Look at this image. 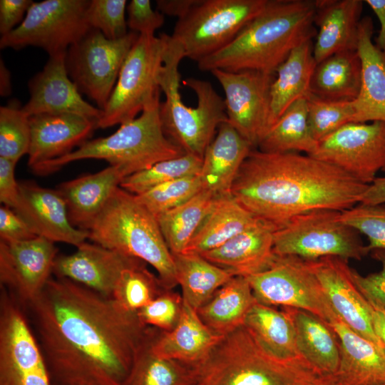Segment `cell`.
I'll return each mask as SVG.
<instances>
[{
  "mask_svg": "<svg viewBox=\"0 0 385 385\" xmlns=\"http://www.w3.org/2000/svg\"><path fill=\"white\" fill-rule=\"evenodd\" d=\"M26 307L57 385H121L151 327L72 280L51 277Z\"/></svg>",
  "mask_w": 385,
  "mask_h": 385,
  "instance_id": "1",
  "label": "cell"
},
{
  "mask_svg": "<svg viewBox=\"0 0 385 385\" xmlns=\"http://www.w3.org/2000/svg\"><path fill=\"white\" fill-rule=\"evenodd\" d=\"M368 185L340 168L297 152L252 149L231 195L256 217L278 228L312 211H343L359 203Z\"/></svg>",
  "mask_w": 385,
  "mask_h": 385,
  "instance_id": "2",
  "label": "cell"
},
{
  "mask_svg": "<svg viewBox=\"0 0 385 385\" xmlns=\"http://www.w3.org/2000/svg\"><path fill=\"white\" fill-rule=\"evenodd\" d=\"M316 0H268L225 47L198 61L202 71L275 73L291 52L316 37Z\"/></svg>",
  "mask_w": 385,
  "mask_h": 385,
  "instance_id": "3",
  "label": "cell"
},
{
  "mask_svg": "<svg viewBox=\"0 0 385 385\" xmlns=\"http://www.w3.org/2000/svg\"><path fill=\"white\" fill-rule=\"evenodd\" d=\"M184 58L180 46L168 35L158 76V84L165 95V101L160 104V118L163 131L171 141L185 153L202 159L218 127L227 120L226 108L224 98L210 82L192 77L183 83L195 92L197 105L190 107L183 103L178 67Z\"/></svg>",
  "mask_w": 385,
  "mask_h": 385,
  "instance_id": "4",
  "label": "cell"
},
{
  "mask_svg": "<svg viewBox=\"0 0 385 385\" xmlns=\"http://www.w3.org/2000/svg\"><path fill=\"white\" fill-rule=\"evenodd\" d=\"M197 369L202 385H310L323 376L302 356H274L244 326L224 336Z\"/></svg>",
  "mask_w": 385,
  "mask_h": 385,
  "instance_id": "5",
  "label": "cell"
},
{
  "mask_svg": "<svg viewBox=\"0 0 385 385\" xmlns=\"http://www.w3.org/2000/svg\"><path fill=\"white\" fill-rule=\"evenodd\" d=\"M88 232L91 242L153 267L165 289L178 285L173 257L157 219L134 195L117 188Z\"/></svg>",
  "mask_w": 385,
  "mask_h": 385,
  "instance_id": "6",
  "label": "cell"
},
{
  "mask_svg": "<svg viewBox=\"0 0 385 385\" xmlns=\"http://www.w3.org/2000/svg\"><path fill=\"white\" fill-rule=\"evenodd\" d=\"M160 104L159 98L111 135L88 140L71 153L31 170L38 175H46L74 161L98 159L122 167L130 175L158 162L183 155V150L163 131Z\"/></svg>",
  "mask_w": 385,
  "mask_h": 385,
  "instance_id": "7",
  "label": "cell"
},
{
  "mask_svg": "<svg viewBox=\"0 0 385 385\" xmlns=\"http://www.w3.org/2000/svg\"><path fill=\"white\" fill-rule=\"evenodd\" d=\"M268 0H198L178 19L172 39L197 63L228 45Z\"/></svg>",
  "mask_w": 385,
  "mask_h": 385,
  "instance_id": "8",
  "label": "cell"
},
{
  "mask_svg": "<svg viewBox=\"0 0 385 385\" xmlns=\"http://www.w3.org/2000/svg\"><path fill=\"white\" fill-rule=\"evenodd\" d=\"M167 36L139 35L120 71L97 128L123 124L160 96L158 76L163 62Z\"/></svg>",
  "mask_w": 385,
  "mask_h": 385,
  "instance_id": "9",
  "label": "cell"
},
{
  "mask_svg": "<svg viewBox=\"0 0 385 385\" xmlns=\"http://www.w3.org/2000/svg\"><path fill=\"white\" fill-rule=\"evenodd\" d=\"M339 215L340 211L321 210L294 217L274 232L275 255L305 260L325 257L361 260L369 253L366 245Z\"/></svg>",
  "mask_w": 385,
  "mask_h": 385,
  "instance_id": "10",
  "label": "cell"
},
{
  "mask_svg": "<svg viewBox=\"0 0 385 385\" xmlns=\"http://www.w3.org/2000/svg\"><path fill=\"white\" fill-rule=\"evenodd\" d=\"M139 34L129 31L118 39H108L91 29L66 54L68 74L81 94L102 111L117 82L121 67Z\"/></svg>",
  "mask_w": 385,
  "mask_h": 385,
  "instance_id": "11",
  "label": "cell"
},
{
  "mask_svg": "<svg viewBox=\"0 0 385 385\" xmlns=\"http://www.w3.org/2000/svg\"><path fill=\"white\" fill-rule=\"evenodd\" d=\"M90 0L34 2L22 22L1 36L0 48L39 47L48 56L66 52L91 29L86 13Z\"/></svg>",
  "mask_w": 385,
  "mask_h": 385,
  "instance_id": "12",
  "label": "cell"
},
{
  "mask_svg": "<svg viewBox=\"0 0 385 385\" xmlns=\"http://www.w3.org/2000/svg\"><path fill=\"white\" fill-rule=\"evenodd\" d=\"M23 307L1 288L0 385H52L47 362Z\"/></svg>",
  "mask_w": 385,
  "mask_h": 385,
  "instance_id": "13",
  "label": "cell"
},
{
  "mask_svg": "<svg viewBox=\"0 0 385 385\" xmlns=\"http://www.w3.org/2000/svg\"><path fill=\"white\" fill-rule=\"evenodd\" d=\"M246 278L260 303L303 309L329 324L339 318L305 260L277 255L269 269Z\"/></svg>",
  "mask_w": 385,
  "mask_h": 385,
  "instance_id": "14",
  "label": "cell"
},
{
  "mask_svg": "<svg viewBox=\"0 0 385 385\" xmlns=\"http://www.w3.org/2000/svg\"><path fill=\"white\" fill-rule=\"evenodd\" d=\"M311 156L369 185L385 170V122L347 123L319 141Z\"/></svg>",
  "mask_w": 385,
  "mask_h": 385,
  "instance_id": "15",
  "label": "cell"
},
{
  "mask_svg": "<svg viewBox=\"0 0 385 385\" xmlns=\"http://www.w3.org/2000/svg\"><path fill=\"white\" fill-rule=\"evenodd\" d=\"M210 73L224 91L227 121L255 148L268 130L270 90L276 74L217 69Z\"/></svg>",
  "mask_w": 385,
  "mask_h": 385,
  "instance_id": "16",
  "label": "cell"
},
{
  "mask_svg": "<svg viewBox=\"0 0 385 385\" xmlns=\"http://www.w3.org/2000/svg\"><path fill=\"white\" fill-rule=\"evenodd\" d=\"M58 248L41 237L21 242L0 241L1 287L24 307L34 302L52 277Z\"/></svg>",
  "mask_w": 385,
  "mask_h": 385,
  "instance_id": "17",
  "label": "cell"
},
{
  "mask_svg": "<svg viewBox=\"0 0 385 385\" xmlns=\"http://www.w3.org/2000/svg\"><path fill=\"white\" fill-rule=\"evenodd\" d=\"M307 262L339 319L353 331L385 350L373 327V307L357 288L348 260L325 257Z\"/></svg>",
  "mask_w": 385,
  "mask_h": 385,
  "instance_id": "18",
  "label": "cell"
},
{
  "mask_svg": "<svg viewBox=\"0 0 385 385\" xmlns=\"http://www.w3.org/2000/svg\"><path fill=\"white\" fill-rule=\"evenodd\" d=\"M66 52L50 56L43 69L29 81L30 98L22 106L30 117L38 114L73 113L98 123L103 111L85 101L70 78Z\"/></svg>",
  "mask_w": 385,
  "mask_h": 385,
  "instance_id": "19",
  "label": "cell"
},
{
  "mask_svg": "<svg viewBox=\"0 0 385 385\" xmlns=\"http://www.w3.org/2000/svg\"><path fill=\"white\" fill-rule=\"evenodd\" d=\"M13 209L37 237L76 247L88 239V231L76 228L71 222L66 202L57 190L31 181L21 182Z\"/></svg>",
  "mask_w": 385,
  "mask_h": 385,
  "instance_id": "20",
  "label": "cell"
},
{
  "mask_svg": "<svg viewBox=\"0 0 385 385\" xmlns=\"http://www.w3.org/2000/svg\"><path fill=\"white\" fill-rule=\"evenodd\" d=\"M76 248L72 254L57 255L53 274L111 297L123 270L140 260L93 242Z\"/></svg>",
  "mask_w": 385,
  "mask_h": 385,
  "instance_id": "21",
  "label": "cell"
},
{
  "mask_svg": "<svg viewBox=\"0 0 385 385\" xmlns=\"http://www.w3.org/2000/svg\"><path fill=\"white\" fill-rule=\"evenodd\" d=\"M29 123L31 169L71 153L97 129L96 121L73 113L34 115L29 117Z\"/></svg>",
  "mask_w": 385,
  "mask_h": 385,
  "instance_id": "22",
  "label": "cell"
},
{
  "mask_svg": "<svg viewBox=\"0 0 385 385\" xmlns=\"http://www.w3.org/2000/svg\"><path fill=\"white\" fill-rule=\"evenodd\" d=\"M278 227L268 221H259L220 247L200 254L233 276L248 277L269 269L277 255L274 234Z\"/></svg>",
  "mask_w": 385,
  "mask_h": 385,
  "instance_id": "23",
  "label": "cell"
},
{
  "mask_svg": "<svg viewBox=\"0 0 385 385\" xmlns=\"http://www.w3.org/2000/svg\"><path fill=\"white\" fill-rule=\"evenodd\" d=\"M363 4L361 0H316L317 63L339 52L356 51Z\"/></svg>",
  "mask_w": 385,
  "mask_h": 385,
  "instance_id": "24",
  "label": "cell"
},
{
  "mask_svg": "<svg viewBox=\"0 0 385 385\" xmlns=\"http://www.w3.org/2000/svg\"><path fill=\"white\" fill-rule=\"evenodd\" d=\"M222 338L207 327L197 311L183 299L178 322L170 331L157 330L152 350L160 356L197 368L205 361Z\"/></svg>",
  "mask_w": 385,
  "mask_h": 385,
  "instance_id": "25",
  "label": "cell"
},
{
  "mask_svg": "<svg viewBox=\"0 0 385 385\" xmlns=\"http://www.w3.org/2000/svg\"><path fill=\"white\" fill-rule=\"evenodd\" d=\"M127 176L128 174L122 167L109 165L97 173L61 183L56 190L66 202L72 225L88 231Z\"/></svg>",
  "mask_w": 385,
  "mask_h": 385,
  "instance_id": "26",
  "label": "cell"
},
{
  "mask_svg": "<svg viewBox=\"0 0 385 385\" xmlns=\"http://www.w3.org/2000/svg\"><path fill=\"white\" fill-rule=\"evenodd\" d=\"M252 149L227 120L222 123L202 157L199 174L202 189L215 197L231 195L237 173Z\"/></svg>",
  "mask_w": 385,
  "mask_h": 385,
  "instance_id": "27",
  "label": "cell"
},
{
  "mask_svg": "<svg viewBox=\"0 0 385 385\" xmlns=\"http://www.w3.org/2000/svg\"><path fill=\"white\" fill-rule=\"evenodd\" d=\"M373 34L372 19L361 18L356 49L361 75L360 91L354 100L355 123L385 122V51L373 43Z\"/></svg>",
  "mask_w": 385,
  "mask_h": 385,
  "instance_id": "28",
  "label": "cell"
},
{
  "mask_svg": "<svg viewBox=\"0 0 385 385\" xmlns=\"http://www.w3.org/2000/svg\"><path fill=\"white\" fill-rule=\"evenodd\" d=\"M329 325L340 347L336 378L342 385L385 384V350L357 334L337 318Z\"/></svg>",
  "mask_w": 385,
  "mask_h": 385,
  "instance_id": "29",
  "label": "cell"
},
{
  "mask_svg": "<svg viewBox=\"0 0 385 385\" xmlns=\"http://www.w3.org/2000/svg\"><path fill=\"white\" fill-rule=\"evenodd\" d=\"M291 317L299 354L320 374L335 376L339 366V339L332 327L307 311L282 307Z\"/></svg>",
  "mask_w": 385,
  "mask_h": 385,
  "instance_id": "30",
  "label": "cell"
},
{
  "mask_svg": "<svg viewBox=\"0 0 385 385\" xmlns=\"http://www.w3.org/2000/svg\"><path fill=\"white\" fill-rule=\"evenodd\" d=\"M313 46L312 40L301 44L276 70L270 90L268 130L293 103L310 93L312 78L317 65Z\"/></svg>",
  "mask_w": 385,
  "mask_h": 385,
  "instance_id": "31",
  "label": "cell"
},
{
  "mask_svg": "<svg viewBox=\"0 0 385 385\" xmlns=\"http://www.w3.org/2000/svg\"><path fill=\"white\" fill-rule=\"evenodd\" d=\"M260 219L232 195L216 197L185 252L200 255L216 249Z\"/></svg>",
  "mask_w": 385,
  "mask_h": 385,
  "instance_id": "32",
  "label": "cell"
},
{
  "mask_svg": "<svg viewBox=\"0 0 385 385\" xmlns=\"http://www.w3.org/2000/svg\"><path fill=\"white\" fill-rule=\"evenodd\" d=\"M256 302L247 279L234 276L197 313L212 332L224 337L244 326L246 317Z\"/></svg>",
  "mask_w": 385,
  "mask_h": 385,
  "instance_id": "33",
  "label": "cell"
},
{
  "mask_svg": "<svg viewBox=\"0 0 385 385\" xmlns=\"http://www.w3.org/2000/svg\"><path fill=\"white\" fill-rule=\"evenodd\" d=\"M361 75L357 51L334 53L317 63L310 93L327 100L354 101L360 91Z\"/></svg>",
  "mask_w": 385,
  "mask_h": 385,
  "instance_id": "34",
  "label": "cell"
},
{
  "mask_svg": "<svg viewBox=\"0 0 385 385\" xmlns=\"http://www.w3.org/2000/svg\"><path fill=\"white\" fill-rule=\"evenodd\" d=\"M157 330L152 328L121 385H194L198 383L200 376L196 367L153 352L152 342Z\"/></svg>",
  "mask_w": 385,
  "mask_h": 385,
  "instance_id": "35",
  "label": "cell"
},
{
  "mask_svg": "<svg viewBox=\"0 0 385 385\" xmlns=\"http://www.w3.org/2000/svg\"><path fill=\"white\" fill-rule=\"evenodd\" d=\"M172 255L183 298L196 311L234 277L199 254L183 252Z\"/></svg>",
  "mask_w": 385,
  "mask_h": 385,
  "instance_id": "36",
  "label": "cell"
},
{
  "mask_svg": "<svg viewBox=\"0 0 385 385\" xmlns=\"http://www.w3.org/2000/svg\"><path fill=\"white\" fill-rule=\"evenodd\" d=\"M244 327L274 356L284 359L302 356L293 321L284 309L278 310L257 301L248 312Z\"/></svg>",
  "mask_w": 385,
  "mask_h": 385,
  "instance_id": "37",
  "label": "cell"
},
{
  "mask_svg": "<svg viewBox=\"0 0 385 385\" xmlns=\"http://www.w3.org/2000/svg\"><path fill=\"white\" fill-rule=\"evenodd\" d=\"M258 150L266 153L303 152L313 155L318 142L312 135L307 98L293 103L259 141Z\"/></svg>",
  "mask_w": 385,
  "mask_h": 385,
  "instance_id": "38",
  "label": "cell"
},
{
  "mask_svg": "<svg viewBox=\"0 0 385 385\" xmlns=\"http://www.w3.org/2000/svg\"><path fill=\"white\" fill-rule=\"evenodd\" d=\"M215 197L202 189L184 203L155 216L171 254L185 252Z\"/></svg>",
  "mask_w": 385,
  "mask_h": 385,
  "instance_id": "39",
  "label": "cell"
},
{
  "mask_svg": "<svg viewBox=\"0 0 385 385\" xmlns=\"http://www.w3.org/2000/svg\"><path fill=\"white\" fill-rule=\"evenodd\" d=\"M202 162V158L185 153L125 177L120 187L133 195H140L166 182L199 175Z\"/></svg>",
  "mask_w": 385,
  "mask_h": 385,
  "instance_id": "40",
  "label": "cell"
},
{
  "mask_svg": "<svg viewBox=\"0 0 385 385\" xmlns=\"http://www.w3.org/2000/svg\"><path fill=\"white\" fill-rule=\"evenodd\" d=\"M139 260L122 272L113 297L126 309L137 312L165 289L160 279Z\"/></svg>",
  "mask_w": 385,
  "mask_h": 385,
  "instance_id": "41",
  "label": "cell"
},
{
  "mask_svg": "<svg viewBox=\"0 0 385 385\" xmlns=\"http://www.w3.org/2000/svg\"><path fill=\"white\" fill-rule=\"evenodd\" d=\"M306 98L310 130L317 142L342 126L355 123L354 101L327 100L311 93Z\"/></svg>",
  "mask_w": 385,
  "mask_h": 385,
  "instance_id": "42",
  "label": "cell"
},
{
  "mask_svg": "<svg viewBox=\"0 0 385 385\" xmlns=\"http://www.w3.org/2000/svg\"><path fill=\"white\" fill-rule=\"evenodd\" d=\"M29 116L17 101L0 107V157L17 163L28 153Z\"/></svg>",
  "mask_w": 385,
  "mask_h": 385,
  "instance_id": "43",
  "label": "cell"
},
{
  "mask_svg": "<svg viewBox=\"0 0 385 385\" xmlns=\"http://www.w3.org/2000/svg\"><path fill=\"white\" fill-rule=\"evenodd\" d=\"M199 175L175 179L140 195L136 199L155 216L188 201L201 190Z\"/></svg>",
  "mask_w": 385,
  "mask_h": 385,
  "instance_id": "44",
  "label": "cell"
},
{
  "mask_svg": "<svg viewBox=\"0 0 385 385\" xmlns=\"http://www.w3.org/2000/svg\"><path fill=\"white\" fill-rule=\"evenodd\" d=\"M339 218L344 224L367 237L366 249L369 252L374 250H385V204H359L341 211Z\"/></svg>",
  "mask_w": 385,
  "mask_h": 385,
  "instance_id": "45",
  "label": "cell"
},
{
  "mask_svg": "<svg viewBox=\"0 0 385 385\" xmlns=\"http://www.w3.org/2000/svg\"><path fill=\"white\" fill-rule=\"evenodd\" d=\"M126 5L125 0H91L86 13L87 22L108 39L122 38L129 32L125 16Z\"/></svg>",
  "mask_w": 385,
  "mask_h": 385,
  "instance_id": "46",
  "label": "cell"
},
{
  "mask_svg": "<svg viewBox=\"0 0 385 385\" xmlns=\"http://www.w3.org/2000/svg\"><path fill=\"white\" fill-rule=\"evenodd\" d=\"M183 298L173 289H165L137 312L141 322L161 331L172 330L179 321Z\"/></svg>",
  "mask_w": 385,
  "mask_h": 385,
  "instance_id": "47",
  "label": "cell"
},
{
  "mask_svg": "<svg viewBox=\"0 0 385 385\" xmlns=\"http://www.w3.org/2000/svg\"><path fill=\"white\" fill-rule=\"evenodd\" d=\"M371 252L372 257L381 264V270L363 276L352 269V277L369 303L385 310V250H374Z\"/></svg>",
  "mask_w": 385,
  "mask_h": 385,
  "instance_id": "48",
  "label": "cell"
},
{
  "mask_svg": "<svg viewBox=\"0 0 385 385\" xmlns=\"http://www.w3.org/2000/svg\"><path fill=\"white\" fill-rule=\"evenodd\" d=\"M126 11L128 28L140 35H154L165 21L164 15L153 10L149 0H132Z\"/></svg>",
  "mask_w": 385,
  "mask_h": 385,
  "instance_id": "49",
  "label": "cell"
},
{
  "mask_svg": "<svg viewBox=\"0 0 385 385\" xmlns=\"http://www.w3.org/2000/svg\"><path fill=\"white\" fill-rule=\"evenodd\" d=\"M36 237L13 208L0 207V241L21 242Z\"/></svg>",
  "mask_w": 385,
  "mask_h": 385,
  "instance_id": "50",
  "label": "cell"
},
{
  "mask_svg": "<svg viewBox=\"0 0 385 385\" xmlns=\"http://www.w3.org/2000/svg\"><path fill=\"white\" fill-rule=\"evenodd\" d=\"M32 0L0 1V34L4 36L20 24L24 19Z\"/></svg>",
  "mask_w": 385,
  "mask_h": 385,
  "instance_id": "51",
  "label": "cell"
},
{
  "mask_svg": "<svg viewBox=\"0 0 385 385\" xmlns=\"http://www.w3.org/2000/svg\"><path fill=\"white\" fill-rule=\"evenodd\" d=\"M17 163L0 157V202L14 208L19 195V183L15 178Z\"/></svg>",
  "mask_w": 385,
  "mask_h": 385,
  "instance_id": "52",
  "label": "cell"
},
{
  "mask_svg": "<svg viewBox=\"0 0 385 385\" xmlns=\"http://www.w3.org/2000/svg\"><path fill=\"white\" fill-rule=\"evenodd\" d=\"M198 0H158L156 10L163 15L175 16L178 19L185 16Z\"/></svg>",
  "mask_w": 385,
  "mask_h": 385,
  "instance_id": "53",
  "label": "cell"
},
{
  "mask_svg": "<svg viewBox=\"0 0 385 385\" xmlns=\"http://www.w3.org/2000/svg\"><path fill=\"white\" fill-rule=\"evenodd\" d=\"M359 204L366 205L385 204V176L376 177L368 185Z\"/></svg>",
  "mask_w": 385,
  "mask_h": 385,
  "instance_id": "54",
  "label": "cell"
},
{
  "mask_svg": "<svg viewBox=\"0 0 385 385\" xmlns=\"http://www.w3.org/2000/svg\"><path fill=\"white\" fill-rule=\"evenodd\" d=\"M364 2L373 10L380 24L375 45L380 50L385 51V0H366Z\"/></svg>",
  "mask_w": 385,
  "mask_h": 385,
  "instance_id": "55",
  "label": "cell"
},
{
  "mask_svg": "<svg viewBox=\"0 0 385 385\" xmlns=\"http://www.w3.org/2000/svg\"><path fill=\"white\" fill-rule=\"evenodd\" d=\"M371 307H373V327L376 334L382 342L385 349V314L381 309L374 306Z\"/></svg>",
  "mask_w": 385,
  "mask_h": 385,
  "instance_id": "56",
  "label": "cell"
},
{
  "mask_svg": "<svg viewBox=\"0 0 385 385\" xmlns=\"http://www.w3.org/2000/svg\"><path fill=\"white\" fill-rule=\"evenodd\" d=\"M11 93L10 72L2 59L0 61V95L7 96Z\"/></svg>",
  "mask_w": 385,
  "mask_h": 385,
  "instance_id": "57",
  "label": "cell"
},
{
  "mask_svg": "<svg viewBox=\"0 0 385 385\" xmlns=\"http://www.w3.org/2000/svg\"><path fill=\"white\" fill-rule=\"evenodd\" d=\"M310 385H342L335 376H322Z\"/></svg>",
  "mask_w": 385,
  "mask_h": 385,
  "instance_id": "58",
  "label": "cell"
},
{
  "mask_svg": "<svg viewBox=\"0 0 385 385\" xmlns=\"http://www.w3.org/2000/svg\"><path fill=\"white\" fill-rule=\"evenodd\" d=\"M194 385H202V384L200 382H198V383H197V384H195Z\"/></svg>",
  "mask_w": 385,
  "mask_h": 385,
  "instance_id": "59",
  "label": "cell"
},
{
  "mask_svg": "<svg viewBox=\"0 0 385 385\" xmlns=\"http://www.w3.org/2000/svg\"><path fill=\"white\" fill-rule=\"evenodd\" d=\"M378 308H379V307H378ZM379 309H381V308H379ZM381 309V310L383 311V312L385 314V310H384V309Z\"/></svg>",
  "mask_w": 385,
  "mask_h": 385,
  "instance_id": "60",
  "label": "cell"
},
{
  "mask_svg": "<svg viewBox=\"0 0 385 385\" xmlns=\"http://www.w3.org/2000/svg\"><path fill=\"white\" fill-rule=\"evenodd\" d=\"M381 385H385V384H381Z\"/></svg>",
  "mask_w": 385,
  "mask_h": 385,
  "instance_id": "61",
  "label": "cell"
},
{
  "mask_svg": "<svg viewBox=\"0 0 385 385\" xmlns=\"http://www.w3.org/2000/svg\"><path fill=\"white\" fill-rule=\"evenodd\" d=\"M385 171V170H384Z\"/></svg>",
  "mask_w": 385,
  "mask_h": 385,
  "instance_id": "62",
  "label": "cell"
}]
</instances>
